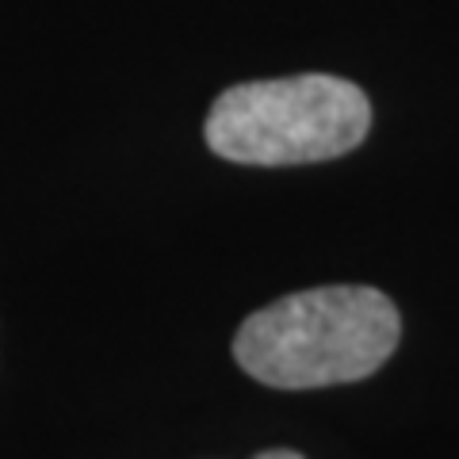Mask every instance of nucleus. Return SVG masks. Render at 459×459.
Masks as SVG:
<instances>
[{"label": "nucleus", "mask_w": 459, "mask_h": 459, "mask_svg": "<svg viewBox=\"0 0 459 459\" xmlns=\"http://www.w3.org/2000/svg\"><path fill=\"white\" fill-rule=\"evenodd\" d=\"M364 89L329 74L249 81L226 89L207 115V146L238 165H314L368 138Z\"/></svg>", "instance_id": "f03ea898"}, {"label": "nucleus", "mask_w": 459, "mask_h": 459, "mask_svg": "<svg viewBox=\"0 0 459 459\" xmlns=\"http://www.w3.org/2000/svg\"><path fill=\"white\" fill-rule=\"evenodd\" d=\"M256 459H303L299 452H287V448H276V452H261Z\"/></svg>", "instance_id": "7ed1b4c3"}, {"label": "nucleus", "mask_w": 459, "mask_h": 459, "mask_svg": "<svg viewBox=\"0 0 459 459\" xmlns=\"http://www.w3.org/2000/svg\"><path fill=\"white\" fill-rule=\"evenodd\" d=\"M398 307L376 287H314L249 314L234 337L238 368L264 386H314L368 379L398 349Z\"/></svg>", "instance_id": "f257e3e1"}]
</instances>
